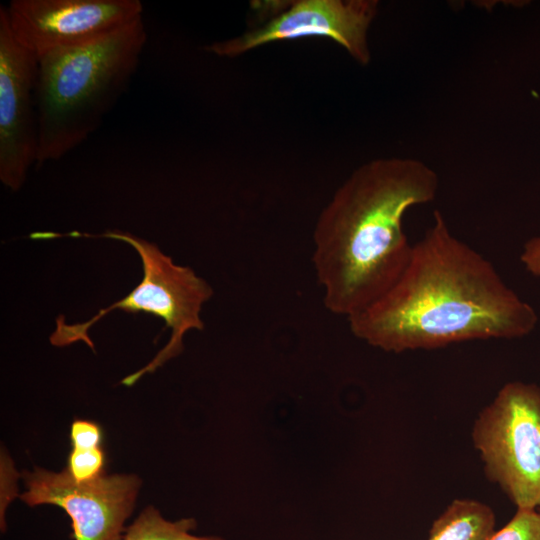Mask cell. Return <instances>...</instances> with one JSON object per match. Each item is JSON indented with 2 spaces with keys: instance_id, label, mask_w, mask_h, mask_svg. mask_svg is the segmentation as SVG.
Instances as JSON below:
<instances>
[{
  "instance_id": "6da1fadb",
  "label": "cell",
  "mask_w": 540,
  "mask_h": 540,
  "mask_svg": "<svg viewBox=\"0 0 540 540\" xmlns=\"http://www.w3.org/2000/svg\"><path fill=\"white\" fill-rule=\"evenodd\" d=\"M347 320L358 339L401 353L524 337L534 330L538 317L494 266L455 237L441 212L435 211L432 226L413 244L394 285Z\"/></svg>"
},
{
  "instance_id": "7a4b0ae2",
  "label": "cell",
  "mask_w": 540,
  "mask_h": 540,
  "mask_svg": "<svg viewBox=\"0 0 540 540\" xmlns=\"http://www.w3.org/2000/svg\"><path fill=\"white\" fill-rule=\"evenodd\" d=\"M438 176L414 158H378L358 167L320 212L313 230L312 264L325 308L347 319L398 280L413 244L403 217L432 201Z\"/></svg>"
},
{
  "instance_id": "3957f363",
  "label": "cell",
  "mask_w": 540,
  "mask_h": 540,
  "mask_svg": "<svg viewBox=\"0 0 540 540\" xmlns=\"http://www.w3.org/2000/svg\"><path fill=\"white\" fill-rule=\"evenodd\" d=\"M147 41L143 18L96 42L38 58L36 166L86 141L125 93Z\"/></svg>"
},
{
  "instance_id": "277c9868",
  "label": "cell",
  "mask_w": 540,
  "mask_h": 540,
  "mask_svg": "<svg viewBox=\"0 0 540 540\" xmlns=\"http://www.w3.org/2000/svg\"><path fill=\"white\" fill-rule=\"evenodd\" d=\"M98 237L118 240L133 247L141 258V282L124 298L107 308L100 309L91 319L76 324H66L65 318L56 319V329L50 343L63 347L82 341L94 349L88 330L113 310L128 313H147L162 319L165 329L171 330L167 344L143 368L125 377L121 383L134 385L146 373H153L183 350V337L189 330H202V306L213 295L212 287L186 266H180L162 253L157 245L129 233L108 231Z\"/></svg>"
},
{
  "instance_id": "5b68a950",
  "label": "cell",
  "mask_w": 540,
  "mask_h": 540,
  "mask_svg": "<svg viewBox=\"0 0 540 540\" xmlns=\"http://www.w3.org/2000/svg\"><path fill=\"white\" fill-rule=\"evenodd\" d=\"M484 473L520 510L540 509V386L503 385L471 429Z\"/></svg>"
},
{
  "instance_id": "8992f818",
  "label": "cell",
  "mask_w": 540,
  "mask_h": 540,
  "mask_svg": "<svg viewBox=\"0 0 540 540\" xmlns=\"http://www.w3.org/2000/svg\"><path fill=\"white\" fill-rule=\"evenodd\" d=\"M280 6L259 26L213 42L205 50L234 58L276 41L323 37L336 42L359 64L370 62L368 30L377 15L378 1L295 0Z\"/></svg>"
},
{
  "instance_id": "52a82bcc",
  "label": "cell",
  "mask_w": 540,
  "mask_h": 540,
  "mask_svg": "<svg viewBox=\"0 0 540 540\" xmlns=\"http://www.w3.org/2000/svg\"><path fill=\"white\" fill-rule=\"evenodd\" d=\"M27 490L19 497L29 506L43 504L62 508L72 521L75 540H122L140 489L135 475H101L77 482L67 469L52 472L25 471Z\"/></svg>"
},
{
  "instance_id": "ba28073f",
  "label": "cell",
  "mask_w": 540,
  "mask_h": 540,
  "mask_svg": "<svg viewBox=\"0 0 540 540\" xmlns=\"http://www.w3.org/2000/svg\"><path fill=\"white\" fill-rule=\"evenodd\" d=\"M15 39L38 58L103 39L142 17L139 0H12Z\"/></svg>"
},
{
  "instance_id": "9c48e42d",
  "label": "cell",
  "mask_w": 540,
  "mask_h": 540,
  "mask_svg": "<svg viewBox=\"0 0 540 540\" xmlns=\"http://www.w3.org/2000/svg\"><path fill=\"white\" fill-rule=\"evenodd\" d=\"M38 57L14 37L0 6V179L12 191L36 165L38 123L35 89Z\"/></svg>"
},
{
  "instance_id": "30bf717a",
  "label": "cell",
  "mask_w": 540,
  "mask_h": 540,
  "mask_svg": "<svg viewBox=\"0 0 540 540\" xmlns=\"http://www.w3.org/2000/svg\"><path fill=\"white\" fill-rule=\"evenodd\" d=\"M492 508L475 499L453 500L431 525L428 540H489L495 533Z\"/></svg>"
},
{
  "instance_id": "8fae6325",
  "label": "cell",
  "mask_w": 540,
  "mask_h": 540,
  "mask_svg": "<svg viewBox=\"0 0 540 540\" xmlns=\"http://www.w3.org/2000/svg\"><path fill=\"white\" fill-rule=\"evenodd\" d=\"M194 518L169 521L153 506L145 508L126 529L122 540H225L218 536H196Z\"/></svg>"
},
{
  "instance_id": "7c38bea8",
  "label": "cell",
  "mask_w": 540,
  "mask_h": 540,
  "mask_svg": "<svg viewBox=\"0 0 540 540\" xmlns=\"http://www.w3.org/2000/svg\"><path fill=\"white\" fill-rule=\"evenodd\" d=\"M104 463L105 456L101 446L73 448L66 469L75 481L88 482L103 475Z\"/></svg>"
},
{
  "instance_id": "4fadbf2b",
  "label": "cell",
  "mask_w": 540,
  "mask_h": 540,
  "mask_svg": "<svg viewBox=\"0 0 540 540\" xmlns=\"http://www.w3.org/2000/svg\"><path fill=\"white\" fill-rule=\"evenodd\" d=\"M489 540H540V510L517 509L510 521Z\"/></svg>"
},
{
  "instance_id": "5bb4252c",
  "label": "cell",
  "mask_w": 540,
  "mask_h": 540,
  "mask_svg": "<svg viewBox=\"0 0 540 540\" xmlns=\"http://www.w3.org/2000/svg\"><path fill=\"white\" fill-rule=\"evenodd\" d=\"M70 439L73 448H96L101 446L100 426L88 420H75L71 424Z\"/></svg>"
},
{
  "instance_id": "9a60e30c",
  "label": "cell",
  "mask_w": 540,
  "mask_h": 540,
  "mask_svg": "<svg viewBox=\"0 0 540 540\" xmlns=\"http://www.w3.org/2000/svg\"><path fill=\"white\" fill-rule=\"evenodd\" d=\"M520 259L528 272L540 277V236L525 243Z\"/></svg>"
},
{
  "instance_id": "2e32d148",
  "label": "cell",
  "mask_w": 540,
  "mask_h": 540,
  "mask_svg": "<svg viewBox=\"0 0 540 540\" xmlns=\"http://www.w3.org/2000/svg\"><path fill=\"white\" fill-rule=\"evenodd\" d=\"M540 510V509H539Z\"/></svg>"
}]
</instances>
